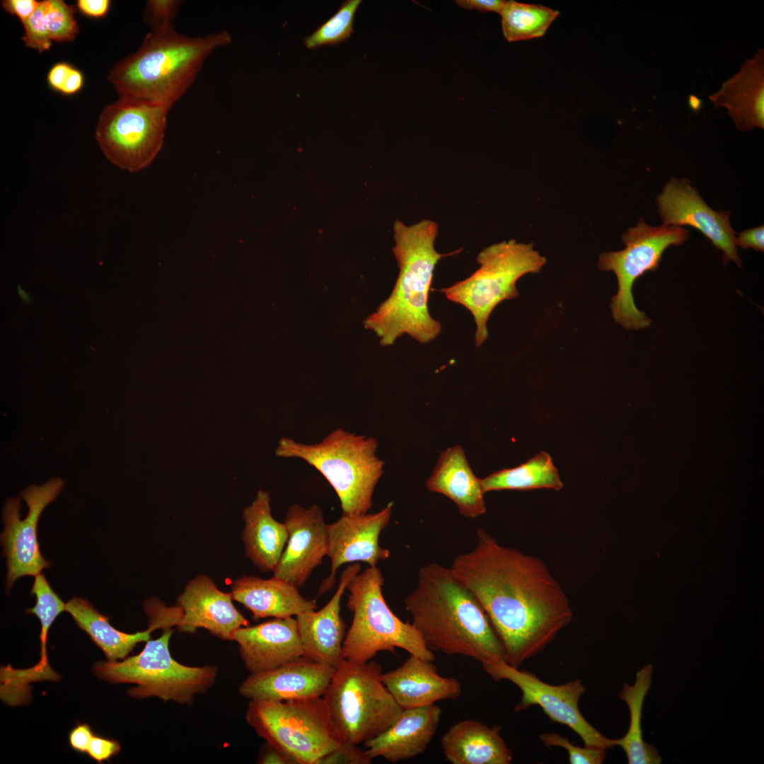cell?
<instances>
[{"mask_svg": "<svg viewBox=\"0 0 764 764\" xmlns=\"http://www.w3.org/2000/svg\"><path fill=\"white\" fill-rule=\"evenodd\" d=\"M247 723L294 764H316L340 743L323 697L250 700Z\"/></svg>", "mask_w": 764, "mask_h": 764, "instance_id": "obj_10", "label": "cell"}, {"mask_svg": "<svg viewBox=\"0 0 764 764\" xmlns=\"http://www.w3.org/2000/svg\"><path fill=\"white\" fill-rule=\"evenodd\" d=\"M335 669L303 656L274 669L250 673L241 685L239 693L250 700L323 697Z\"/></svg>", "mask_w": 764, "mask_h": 764, "instance_id": "obj_18", "label": "cell"}, {"mask_svg": "<svg viewBox=\"0 0 764 764\" xmlns=\"http://www.w3.org/2000/svg\"><path fill=\"white\" fill-rule=\"evenodd\" d=\"M270 746V750L267 751L260 759V763H280V764H294L293 761L286 756L274 749L272 746Z\"/></svg>", "mask_w": 764, "mask_h": 764, "instance_id": "obj_48", "label": "cell"}, {"mask_svg": "<svg viewBox=\"0 0 764 764\" xmlns=\"http://www.w3.org/2000/svg\"><path fill=\"white\" fill-rule=\"evenodd\" d=\"M288 539L273 576L303 586L327 556L328 533L322 509L292 504L284 520Z\"/></svg>", "mask_w": 764, "mask_h": 764, "instance_id": "obj_17", "label": "cell"}, {"mask_svg": "<svg viewBox=\"0 0 764 764\" xmlns=\"http://www.w3.org/2000/svg\"><path fill=\"white\" fill-rule=\"evenodd\" d=\"M426 487L453 502L464 517L475 519L486 511L481 479L473 473L460 445L448 447L440 453Z\"/></svg>", "mask_w": 764, "mask_h": 764, "instance_id": "obj_26", "label": "cell"}, {"mask_svg": "<svg viewBox=\"0 0 764 764\" xmlns=\"http://www.w3.org/2000/svg\"><path fill=\"white\" fill-rule=\"evenodd\" d=\"M22 23L24 28L22 39L26 47L36 50L40 53L50 48L52 40L41 1L35 11Z\"/></svg>", "mask_w": 764, "mask_h": 764, "instance_id": "obj_37", "label": "cell"}, {"mask_svg": "<svg viewBox=\"0 0 764 764\" xmlns=\"http://www.w3.org/2000/svg\"><path fill=\"white\" fill-rule=\"evenodd\" d=\"M30 594L35 596V605L25 609V613L35 615L40 623V659L30 673L37 680H54L57 673L50 666L47 656V640L49 630L56 618L65 611L64 603L52 589L45 575L41 573L35 576Z\"/></svg>", "mask_w": 764, "mask_h": 764, "instance_id": "obj_32", "label": "cell"}, {"mask_svg": "<svg viewBox=\"0 0 764 764\" xmlns=\"http://www.w3.org/2000/svg\"><path fill=\"white\" fill-rule=\"evenodd\" d=\"M558 15L541 5L506 1L500 13L504 36L509 42L540 37Z\"/></svg>", "mask_w": 764, "mask_h": 764, "instance_id": "obj_33", "label": "cell"}, {"mask_svg": "<svg viewBox=\"0 0 764 764\" xmlns=\"http://www.w3.org/2000/svg\"><path fill=\"white\" fill-rule=\"evenodd\" d=\"M69 613L77 626L103 652L108 661L125 659L139 642H147L153 632L150 628L127 633L115 628L110 618L103 615L85 598L74 596L66 603Z\"/></svg>", "mask_w": 764, "mask_h": 764, "instance_id": "obj_29", "label": "cell"}, {"mask_svg": "<svg viewBox=\"0 0 764 764\" xmlns=\"http://www.w3.org/2000/svg\"><path fill=\"white\" fill-rule=\"evenodd\" d=\"M376 661L347 660L335 669L323 695L340 742L359 745L383 732L403 709L382 681Z\"/></svg>", "mask_w": 764, "mask_h": 764, "instance_id": "obj_7", "label": "cell"}, {"mask_svg": "<svg viewBox=\"0 0 764 764\" xmlns=\"http://www.w3.org/2000/svg\"><path fill=\"white\" fill-rule=\"evenodd\" d=\"M74 66L66 62H59L52 66L47 74V83L54 91L61 93Z\"/></svg>", "mask_w": 764, "mask_h": 764, "instance_id": "obj_44", "label": "cell"}, {"mask_svg": "<svg viewBox=\"0 0 764 764\" xmlns=\"http://www.w3.org/2000/svg\"><path fill=\"white\" fill-rule=\"evenodd\" d=\"M231 42L227 30L187 36L170 24L148 33L139 48L112 69L109 80L120 97L172 107L192 86L207 57Z\"/></svg>", "mask_w": 764, "mask_h": 764, "instance_id": "obj_4", "label": "cell"}, {"mask_svg": "<svg viewBox=\"0 0 764 764\" xmlns=\"http://www.w3.org/2000/svg\"><path fill=\"white\" fill-rule=\"evenodd\" d=\"M182 4L178 0L148 1L146 17L153 30L170 25Z\"/></svg>", "mask_w": 764, "mask_h": 764, "instance_id": "obj_39", "label": "cell"}, {"mask_svg": "<svg viewBox=\"0 0 764 764\" xmlns=\"http://www.w3.org/2000/svg\"><path fill=\"white\" fill-rule=\"evenodd\" d=\"M764 228L758 226L743 231L736 236L735 243L743 249L753 248L758 252L764 250Z\"/></svg>", "mask_w": 764, "mask_h": 764, "instance_id": "obj_42", "label": "cell"}, {"mask_svg": "<svg viewBox=\"0 0 764 764\" xmlns=\"http://www.w3.org/2000/svg\"><path fill=\"white\" fill-rule=\"evenodd\" d=\"M652 665L647 664L639 670L632 685L624 683L619 693L630 711V725L626 734L613 739L614 746H620L625 751L629 764H659L662 758L656 748L644 741L641 725L644 698L652 683Z\"/></svg>", "mask_w": 764, "mask_h": 764, "instance_id": "obj_30", "label": "cell"}, {"mask_svg": "<svg viewBox=\"0 0 764 764\" xmlns=\"http://www.w3.org/2000/svg\"><path fill=\"white\" fill-rule=\"evenodd\" d=\"M120 743L112 739L95 735L92 739L86 753L98 763L109 760L120 751Z\"/></svg>", "mask_w": 764, "mask_h": 764, "instance_id": "obj_40", "label": "cell"}, {"mask_svg": "<svg viewBox=\"0 0 764 764\" xmlns=\"http://www.w3.org/2000/svg\"><path fill=\"white\" fill-rule=\"evenodd\" d=\"M41 4L52 41L64 42L74 40L79 33L74 8L62 0H45Z\"/></svg>", "mask_w": 764, "mask_h": 764, "instance_id": "obj_35", "label": "cell"}, {"mask_svg": "<svg viewBox=\"0 0 764 764\" xmlns=\"http://www.w3.org/2000/svg\"><path fill=\"white\" fill-rule=\"evenodd\" d=\"M95 735L88 724L78 723L69 734L70 746L77 752L86 753Z\"/></svg>", "mask_w": 764, "mask_h": 764, "instance_id": "obj_41", "label": "cell"}, {"mask_svg": "<svg viewBox=\"0 0 764 764\" xmlns=\"http://www.w3.org/2000/svg\"><path fill=\"white\" fill-rule=\"evenodd\" d=\"M18 293L21 299L25 302H30V299L28 294L21 286H18Z\"/></svg>", "mask_w": 764, "mask_h": 764, "instance_id": "obj_50", "label": "cell"}, {"mask_svg": "<svg viewBox=\"0 0 764 764\" xmlns=\"http://www.w3.org/2000/svg\"><path fill=\"white\" fill-rule=\"evenodd\" d=\"M231 640L250 673L274 669L303 656L296 618H273L235 630Z\"/></svg>", "mask_w": 764, "mask_h": 764, "instance_id": "obj_21", "label": "cell"}, {"mask_svg": "<svg viewBox=\"0 0 764 764\" xmlns=\"http://www.w3.org/2000/svg\"><path fill=\"white\" fill-rule=\"evenodd\" d=\"M393 507V503L390 502L376 513L342 514L339 519L327 524V556L330 559V573L322 582L318 595L332 587L337 571L342 565L364 562L375 567L380 560L390 557V550L380 545L379 538L390 521Z\"/></svg>", "mask_w": 764, "mask_h": 764, "instance_id": "obj_15", "label": "cell"}, {"mask_svg": "<svg viewBox=\"0 0 764 764\" xmlns=\"http://www.w3.org/2000/svg\"><path fill=\"white\" fill-rule=\"evenodd\" d=\"M688 236L681 226H652L641 219L623 234L624 249L600 255L598 269L613 272L618 280V291L610 306L615 323L630 330L649 326L652 320L635 303L633 284L645 272L658 269L664 252L671 245H681Z\"/></svg>", "mask_w": 764, "mask_h": 764, "instance_id": "obj_12", "label": "cell"}, {"mask_svg": "<svg viewBox=\"0 0 764 764\" xmlns=\"http://www.w3.org/2000/svg\"><path fill=\"white\" fill-rule=\"evenodd\" d=\"M84 78L82 72L74 67L66 81L61 93L65 96L75 94L82 88Z\"/></svg>", "mask_w": 764, "mask_h": 764, "instance_id": "obj_47", "label": "cell"}, {"mask_svg": "<svg viewBox=\"0 0 764 764\" xmlns=\"http://www.w3.org/2000/svg\"><path fill=\"white\" fill-rule=\"evenodd\" d=\"M231 593L219 589L206 575L192 579L177 599L180 609L178 629L195 632L204 628L214 635L231 640L232 632L249 621L237 610Z\"/></svg>", "mask_w": 764, "mask_h": 764, "instance_id": "obj_19", "label": "cell"}, {"mask_svg": "<svg viewBox=\"0 0 764 764\" xmlns=\"http://www.w3.org/2000/svg\"><path fill=\"white\" fill-rule=\"evenodd\" d=\"M438 225L423 219L412 225L400 220L393 225V254L399 274L389 296L364 321L383 346H390L403 335L422 344L435 340L441 323L429 312L428 299L434 270L446 254L434 247Z\"/></svg>", "mask_w": 764, "mask_h": 764, "instance_id": "obj_3", "label": "cell"}, {"mask_svg": "<svg viewBox=\"0 0 764 764\" xmlns=\"http://www.w3.org/2000/svg\"><path fill=\"white\" fill-rule=\"evenodd\" d=\"M714 108L724 107L737 129H764V50L746 59L740 71L709 96Z\"/></svg>", "mask_w": 764, "mask_h": 764, "instance_id": "obj_24", "label": "cell"}, {"mask_svg": "<svg viewBox=\"0 0 764 764\" xmlns=\"http://www.w3.org/2000/svg\"><path fill=\"white\" fill-rule=\"evenodd\" d=\"M269 492L260 490L243 512L245 526L242 538L245 554L261 571H273L288 539L285 523L272 514Z\"/></svg>", "mask_w": 764, "mask_h": 764, "instance_id": "obj_28", "label": "cell"}, {"mask_svg": "<svg viewBox=\"0 0 764 764\" xmlns=\"http://www.w3.org/2000/svg\"><path fill=\"white\" fill-rule=\"evenodd\" d=\"M109 0H78L76 6L83 14L92 18L105 16L110 8Z\"/></svg>", "mask_w": 764, "mask_h": 764, "instance_id": "obj_45", "label": "cell"}, {"mask_svg": "<svg viewBox=\"0 0 764 764\" xmlns=\"http://www.w3.org/2000/svg\"><path fill=\"white\" fill-rule=\"evenodd\" d=\"M481 485L485 494L506 490L546 488L560 490L564 485L550 456L541 451L517 467L498 470L481 479Z\"/></svg>", "mask_w": 764, "mask_h": 764, "instance_id": "obj_31", "label": "cell"}, {"mask_svg": "<svg viewBox=\"0 0 764 764\" xmlns=\"http://www.w3.org/2000/svg\"><path fill=\"white\" fill-rule=\"evenodd\" d=\"M360 572L359 563L346 567L336 591L321 609L295 617L303 656L335 668L346 660L343 652L346 625L340 615V603L348 584Z\"/></svg>", "mask_w": 764, "mask_h": 764, "instance_id": "obj_20", "label": "cell"}, {"mask_svg": "<svg viewBox=\"0 0 764 764\" xmlns=\"http://www.w3.org/2000/svg\"><path fill=\"white\" fill-rule=\"evenodd\" d=\"M384 582L381 571L376 566L369 567L347 586V606L353 618L343 642L346 660L366 663L379 652H394L399 648L433 661V652L415 626L401 620L388 606L382 592Z\"/></svg>", "mask_w": 764, "mask_h": 764, "instance_id": "obj_6", "label": "cell"}, {"mask_svg": "<svg viewBox=\"0 0 764 764\" xmlns=\"http://www.w3.org/2000/svg\"><path fill=\"white\" fill-rule=\"evenodd\" d=\"M40 1L35 0H5L1 1L3 8L11 15L16 16L21 23L27 20L37 8Z\"/></svg>", "mask_w": 764, "mask_h": 764, "instance_id": "obj_43", "label": "cell"}, {"mask_svg": "<svg viewBox=\"0 0 764 764\" xmlns=\"http://www.w3.org/2000/svg\"><path fill=\"white\" fill-rule=\"evenodd\" d=\"M170 108L128 97H120L108 105L96 129V138L105 156L130 173L146 168L163 146Z\"/></svg>", "mask_w": 764, "mask_h": 764, "instance_id": "obj_11", "label": "cell"}, {"mask_svg": "<svg viewBox=\"0 0 764 764\" xmlns=\"http://www.w3.org/2000/svg\"><path fill=\"white\" fill-rule=\"evenodd\" d=\"M373 758L366 749L357 744L340 742L337 747L321 757L316 764H370Z\"/></svg>", "mask_w": 764, "mask_h": 764, "instance_id": "obj_38", "label": "cell"}, {"mask_svg": "<svg viewBox=\"0 0 764 764\" xmlns=\"http://www.w3.org/2000/svg\"><path fill=\"white\" fill-rule=\"evenodd\" d=\"M173 630H163L156 639H149L142 651L121 661H98L93 671L100 678L116 683H134L128 695L137 699L158 697L190 705L197 694L214 684L218 668L214 666H189L175 660L169 643Z\"/></svg>", "mask_w": 764, "mask_h": 764, "instance_id": "obj_8", "label": "cell"}, {"mask_svg": "<svg viewBox=\"0 0 764 764\" xmlns=\"http://www.w3.org/2000/svg\"><path fill=\"white\" fill-rule=\"evenodd\" d=\"M378 445L374 437L338 428L311 444L282 437L275 454L301 459L315 468L334 489L342 514L360 515L371 508L375 487L383 473L385 463L376 455Z\"/></svg>", "mask_w": 764, "mask_h": 764, "instance_id": "obj_5", "label": "cell"}, {"mask_svg": "<svg viewBox=\"0 0 764 764\" xmlns=\"http://www.w3.org/2000/svg\"><path fill=\"white\" fill-rule=\"evenodd\" d=\"M465 9L478 10L482 12H495L500 14L506 1L503 0H458L455 1Z\"/></svg>", "mask_w": 764, "mask_h": 764, "instance_id": "obj_46", "label": "cell"}, {"mask_svg": "<svg viewBox=\"0 0 764 764\" xmlns=\"http://www.w3.org/2000/svg\"><path fill=\"white\" fill-rule=\"evenodd\" d=\"M688 104L690 108L695 113L700 112L703 106L702 100L693 94L688 96Z\"/></svg>", "mask_w": 764, "mask_h": 764, "instance_id": "obj_49", "label": "cell"}, {"mask_svg": "<svg viewBox=\"0 0 764 764\" xmlns=\"http://www.w3.org/2000/svg\"><path fill=\"white\" fill-rule=\"evenodd\" d=\"M479 268L466 279L440 290L446 298L472 314L475 342L481 346L488 337L487 323L494 308L518 296L516 282L528 273L540 272L545 257L532 243L504 241L484 248L477 256Z\"/></svg>", "mask_w": 764, "mask_h": 764, "instance_id": "obj_9", "label": "cell"}, {"mask_svg": "<svg viewBox=\"0 0 764 764\" xmlns=\"http://www.w3.org/2000/svg\"><path fill=\"white\" fill-rule=\"evenodd\" d=\"M361 2V0L344 1L332 16L304 38L305 46L308 49H316L337 45L349 38L354 31L355 14Z\"/></svg>", "mask_w": 764, "mask_h": 764, "instance_id": "obj_34", "label": "cell"}, {"mask_svg": "<svg viewBox=\"0 0 764 764\" xmlns=\"http://www.w3.org/2000/svg\"><path fill=\"white\" fill-rule=\"evenodd\" d=\"M501 727L474 719L453 724L441 738V747L452 764H509L513 756L500 735Z\"/></svg>", "mask_w": 764, "mask_h": 764, "instance_id": "obj_27", "label": "cell"}, {"mask_svg": "<svg viewBox=\"0 0 764 764\" xmlns=\"http://www.w3.org/2000/svg\"><path fill=\"white\" fill-rule=\"evenodd\" d=\"M231 594L233 601L248 609L255 620L296 617L318 608L316 601L305 598L297 586L274 576L239 578L232 584Z\"/></svg>", "mask_w": 764, "mask_h": 764, "instance_id": "obj_25", "label": "cell"}, {"mask_svg": "<svg viewBox=\"0 0 764 764\" xmlns=\"http://www.w3.org/2000/svg\"><path fill=\"white\" fill-rule=\"evenodd\" d=\"M476 536L474 548L456 555L450 568L487 615L505 662L519 668L568 626L573 610L540 558L500 544L482 528Z\"/></svg>", "mask_w": 764, "mask_h": 764, "instance_id": "obj_1", "label": "cell"}, {"mask_svg": "<svg viewBox=\"0 0 764 764\" xmlns=\"http://www.w3.org/2000/svg\"><path fill=\"white\" fill-rule=\"evenodd\" d=\"M482 666L495 681L507 680L520 689L521 698L514 711L539 706L552 722L566 725L574 731L584 746L606 750L615 746L612 739L603 736L581 713L579 702L586 688L580 679L555 685L541 681L529 671L519 670L505 661L484 663Z\"/></svg>", "mask_w": 764, "mask_h": 764, "instance_id": "obj_13", "label": "cell"}, {"mask_svg": "<svg viewBox=\"0 0 764 764\" xmlns=\"http://www.w3.org/2000/svg\"><path fill=\"white\" fill-rule=\"evenodd\" d=\"M381 679L403 710L456 700L462 693L456 678L439 675L432 661L412 654L398 668L382 673Z\"/></svg>", "mask_w": 764, "mask_h": 764, "instance_id": "obj_22", "label": "cell"}, {"mask_svg": "<svg viewBox=\"0 0 764 764\" xmlns=\"http://www.w3.org/2000/svg\"><path fill=\"white\" fill-rule=\"evenodd\" d=\"M442 710L435 704L403 710L383 732L364 743L371 758L395 763L425 751L438 728Z\"/></svg>", "mask_w": 764, "mask_h": 764, "instance_id": "obj_23", "label": "cell"}, {"mask_svg": "<svg viewBox=\"0 0 764 764\" xmlns=\"http://www.w3.org/2000/svg\"><path fill=\"white\" fill-rule=\"evenodd\" d=\"M63 487L60 478H53L42 485H30L22 491L21 497L28 507V514L23 519L18 498H10L5 502L1 543L7 562L6 591L18 578L35 577L51 567L40 551L37 525L43 510L57 497Z\"/></svg>", "mask_w": 764, "mask_h": 764, "instance_id": "obj_14", "label": "cell"}, {"mask_svg": "<svg viewBox=\"0 0 764 764\" xmlns=\"http://www.w3.org/2000/svg\"><path fill=\"white\" fill-rule=\"evenodd\" d=\"M539 737L546 746H557L565 749L571 764H601L606 756V749L586 746H577L572 744L567 738L557 733L544 732L540 734Z\"/></svg>", "mask_w": 764, "mask_h": 764, "instance_id": "obj_36", "label": "cell"}, {"mask_svg": "<svg viewBox=\"0 0 764 764\" xmlns=\"http://www.w3.org/2000/svg\"><path fill=\"white\" fill-rule=\"evenodd\" d=\"M656 202L664 225L689 226L698 229L723 252L724 263L731 260L741 266L729 213L709 207L688 180L671 178L658 195Z\"/></svg>", "mask_w": 764, "mask_h": 764, "instance_id": "obj_16", "label": "cell"}, {"mask_svg": "<svg viewBox=\"0 0 764 764\" xmlns=\"http://www.w3.org/2000/svg\"><path fill=\"white\" fill-rule=\"evenodd\" d=\"M404 604L412 624L432 652L465 656L481 664L505 661L487 615L450 567L431 562L420 567Z\"/></svg>", "mask_w": 764, "mask_h": 764, "instance_id": "obj_2", "label": "cell"}]
</instances>
